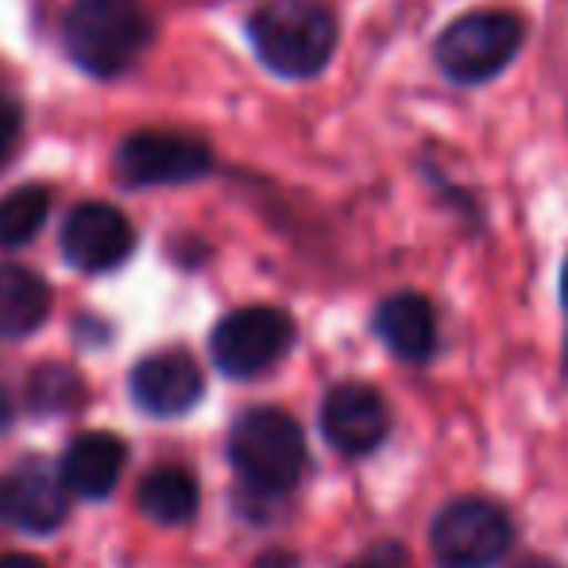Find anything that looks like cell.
I'll use <instances>...</instances> for the list:
<instances>
[{
  "mask_svg": "<svg viewBox=\"0 0 568 568\" xmlns=\"http://www.w3.org/2000/svg\"><path fill=\"white\" fill-rule=\"evenodd\" d=\"M23 135V109L12 93H0V166L16 155Z\"/></svg>",
  "mask_w": 568,
  "mask_h": 568,
  "instance_id": "obj_18",
  "label": "cell"
},
{
  "mask_svg": "<svg viewBox=\"0 0 568 568\" xmlns=\"http://www.w3.org/2000/svg\"><path fill=\"white\" fill-rule=\"evenodd\" d=\"M140 510L159 526H182L197 510V479L186 468H155L140 479Z\"/></svg>",
  "mask_w": 568,
  "mask_h": 568,
  "instance_id": "obj_15",
  "label": "cell"
},
{
  "mask_svg": "<svg viewBox=\"0 0 568 568\" xmlns=\"http://www.w3.org/2000/svg\"><path fill=\"white\" fill-rule=\"evenodd\" d=\"M565 367H568V348H565Z\"/></svg>",
  "mask_w": 568,
  "mask_h": 568,
  "instance_id": "obj_23",
  "label": "cell"
},
{
  "mask_svg": "<svg viewBox=\"0 0 568 568\" xmlns=\"http://www.w3.org/2000/svg\"><path fill=\"white\" fill-rule=\"evenodd\" d=\"M116 171L128 186H182L213 171V151L186 132H132L116 148Z\"/></svg>",
  "mask_w": 568,
  "mask_h": 568,
  "instance_id": "obj_7",
  "label": "cell"
},
{
  "mask_svg": "<svg viewBox=\"0 0 568 568\" xmlns=\"http://www.w3.org/2000/svg\"><path fill=\"white\" fill-rule=\"evenodd\" d=\"M523 568H554V565H546V561H526Z\"/></svg>",
  "mask_w": 568,
  "mask_h": 568,
  "instance_id": "obj_22",
  "label": "cell"
},
{
  "mask_svg": "<svg viewBox=\"0 0 568 568\" xmlns=\"http://www.w3.org/2000/svg\"><path fill=\"white\" fill-rule=\"evenodd\" d=\"M0 568H47V565L28 554H8V557H0Z\"/></svg>",
  "mask_w": 568,
  "mask_h": 568,
  "instance_id": "obj_19",
  "label": "cell"
},
{
  "mask_svg": "<svg viewBox=\"0 0 568 568\" xmlns=\"http://www.w3.org/2000/svg\"><path fill=\"white\" fill-rule=\"evenodd\" d=\"M155 39L143 0H74L62 20L67 54L93 78H120Z\"/></svg>",
  "mask_w": 568,
  "mask_h": 568,
  "instance_id": "obj_2",
  "label": "cell"
},
{
  "mask_svg": "<svg viewBox=\"0 0 568 568\" xmlns=\"http://www.w3.org/2000/svg\"><path fill=\"white\" fill-rule=\"evenodd\" d=\"M78 398H82V379H78V372H70V367H62V364H43L31 372V379H28L31 410L59 414V410H70Z\"/></svg>",
  "mask_w": 568,
  "mask_h": 568,
  "instance_id": "obj_17",
  "label": "cell"
},
{
  "mask_svg": "<svg viewBox=\"0 0 568 568\" xmlns=\"http://www.w3.org/2000/svg\"><path fill=\"white\" fill-rule=\"evenodd\" d=\"M0 518L20 530L51 534L67 518V487L47 460H20L0 476Z\"/></svg>",
  "mask_w": 568,
  "mask_h": 568,
  "instance_id": "obj_9",
  "label": "cell"
},
{
  "mask_svg": "<svg viewBox=\"0 0 568 568\" xmlns=\"http://www.w3.org/2000/svg\"><path fill=\"white\" fill-rule=\"evenodd\" d=\"M51 213V190L20 186L0 197V247H23Z\"/></svg>",
  "mask_w": 568,
  "mask_h": 568,
  "instance_id": "obj_16",
  "label": "cell"
},
{
  "mask_svg": "<svg viewBox=\"0 0 568 568\" xmlns=\"http://www.w3.org/2000/svg\"><path fill=\"white\" fill-rule=\"evenodd\" d=\"M132 398L140 410L155 418H179L202 398V367L190 352L166 348L151 352L132 367Z\"/></svg>",
  "mask_w": 568,
  "mask_h": 568,
  "instance_id": "obj_10",
  "label": "cell"
},
{
  "mask_svg": "<svg viewBox=\"0 0 568 568\" xmlns=\"http://www.w3.org/2000/svg\"><path fill=\"white\" fill-rule=\"evenodd\" d=\"M372 325H375V337L387 344L398 359H406V364H422V359H429L437 348L434 306H429V298H422V294H414V291L383 298Z\"/></svg>",
  "mask_w": 568,
  "mask_h": 568,
  "instance_id": "obj_12",
  "label": "cell"
},
{
  "mask_svg": "<svg viewBox=\"0 0 568 568\" xmlns=\"http://www.w3.org/2000/svg\"><path fill=\"white\" fill-rule=\"evenodd\" d=\"M229 453L240 479L247 487H255L260 495L291 491L302 479V471H306V437H302V426L291 414L275 410V406L247 410L232 426Z\"/></svg>",
  "mask_w": 568,
  "mask_h": 568,
  "instance_id": "obj_4",
  "label": "cell"
},
{
  "mask_svg": "<svg viewBox=\"0 0 568 568\" xmlns=\"http://www.w3.org/2000/svg\"><path fill=\"white\" fill-rule=\"evenodd\" d=\"M429 546L442 568H491L510 549V518L487 499H456L437 515Z\"/></svg>",
  "mask_w": 568,
  "mask_h": 568,
  "instance_id": "obj_6",
  "label": "cell"
},
{
  "mask_svg": "<svg viewBox=\"0 0 568 568\" xmlns=\"http://www.w3.org/2000/svg\"><path fill=\"white\" fill-rule=\"evenodd\" d=\"M561 302H565V310H568V260H565V267H561Z\"/></svg>",
  "mask_w": 568,
  "mask_h": 568,
  "instance_id": "obj_21",
  "label": "cell"
},
{
  "mask_svg": "<svg viewBox=\"0 0 568 568\" xmlns=\"http://www.w3.org/2000/svg\"><path fill=\"white\" fill-rule=\"evenodd\" d=\"M247 39L271 74L310 82L333 62L341 28L322 0H263L247 16Z\"/></svg>",
  "mask_w": 568,
  "mask_h": 568,
  "instance_id": "obj_1",
  "label": "cell"
},
{
  "mask_svg": "<svg viewBox=\"0 0 568 568\" xmlns=\"http://www.w3.org/2000/svg\"><path fill=\"white\" fill-rule=\"evenodd\" d=\"M51 314V286L20 263H0V341L36 333Z\"/></svg>",
  "mask_w": 568,
  "mask_h": 568,
  "instance_id": "obj_14",
  "label": "cell"
},
{
  "mask_svg": "<svg viewBox=\"0 0 568 568\" xmlns=\"http://www.w3.org/2000/svg\"><path fill=\"white\" fill-rule=\"evenodd\" d=\"M291 344L294 322L291 314H283L275 306L232 310L210 337L213 364L225 375H232V379H252V375L267 372L271 364H278L286 356Z\"/></svg>",
  "mask_w": 568,
  "mask_h": 568,
  "instance_id": "obj_5",
  "label": "cell"
},
{
  "mask_svg": "<svg viewBox=\"0 0 568 568\" xmlns=\"http://www.w3.org/2000/svg\"><path fill=\"white\" fill-rule=\"evenodd\" d=\"M124 445L113 434H82L67 449L59 464V479L67 491L82 499H105L116 487L120 468H124Z\"/></svg>",
  "mask_w": 568,
  "mask_h": 568,
  "instance_id": "obj_13",
  "label": "cell"
},
{
  "mask_svg": "<svg viewBox=\"0 0 568 568\" xmlns=\"http://www.w3.org/2000/svg\"><path fill=\"white\" fill-rule=\"evenodd\" d=\"M135 232L128 217L109 202H82L70 210L67 225H62V255L74 263L78 271H113L132 255Z\"/></svg>",
  "mask_w": 568,
  "mask_h": 568,
  "instance_id": "obj_8",
  "label": "cell"
},
{
  "mask_svg": "<svg viewBox=\"0 0 568 568\" xmlns=\"http://www.w3.org/2000/svg\"><path fill=\"white\" fill-rule=\"evenodd\" d=\"M322 429L333 449H341L348 456L372 453L390 429L387 403H383L379 390L367 387V383H337V387L325 395Z\"/></svg>",
  "mask_w": 568,
  "mask_h": 568,
  "instance_id": "obj_11",
  "label": "cell"
},
{
  "mask_svg": "<svg viewBox=\"0 0 568 568\" xmlns=\"http://www.w3.org/2000/svg\"><path fill=\"white\" fill-rule=\"evenodd\" d=\"M526 20L510 8H476L445 23L434 39V67L445 82L476 90L487 85L523 54Z\"/></svg>",
  "mask_w": 568,
  "mask_h": 568,
  "instance_id": "obj_3",
  "label": "cell"
},
{
  "mask_svg": "<svg viewBox=\"0 0 568 568\" xmlns=\"http://www.w3.org/2000/svg\"><path fill=\"white\" fill-rule=\"evenodd\" d=\"M12 426V403H8V390L0 387V434Z\"/></svg>",
  "mask_w": 568,
  "mask_h": 568,
  "instance_id": "obj_20",
  "label": "cell"
}]
</instances>
